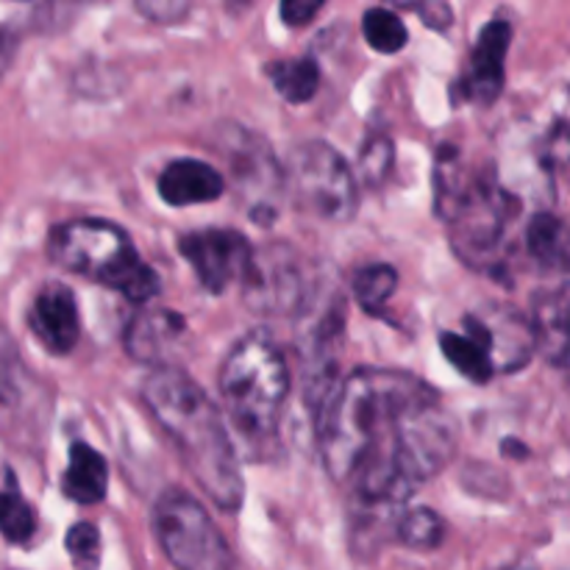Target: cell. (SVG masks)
<instances>
[{"label":"cell","instance_id":"obj_1","mask_svg":"<svg viewBox=\"0 0 570 570\" xmlns=\"http://www.w3.org/2000/svg\"><path fill=\"white\" fill-rule=\"evenodd\" d=\"M150 415L176 443L184 465L220 510L237 512L245 499L237 454L215 401L176 367H159L142 384Z\"/></svg>","mask_w":570,"mask_h":570},{"label":"cell","instance_id":"obj_2","mask_svg":"<svg viewBox=\"0 0 570 570\" xmlns=\"http://www.w3.org/2000/svg\"><path fill=\"white\" fill-rule=\"evenodd\" d=\"M429 395H434V390L412 373H351L317 421L323 462L332 479L351 482L365 456L387 445L404 412Z\"/></svg>","mask_w":570,"mask_h":570},{"label":"cell","instance_id":"obj_3","mask_svg":"<svg viewBox=\"0 0 570 570\" xmlns=\"http://www.w3.org/2000/svg\"><path fill=\"white\" fill-rule=\"evenodd\" d=\"M287 393L289 371L278 345L265 332L239 340L220 367L223 406L239 434L273 438Z\"/></svg>","mask_w":570,"mask_h":570},{"label":"cell","instance_id":"obj_4","mask_svg":"<svg viewBox=\"0 0 570 570\" xmlns=\"http://www.w3.org/2000/svg\"><path fill=\"white\" fill-rule=\"evenodd\" d=\"M50 256L67 271L117 289L131 304L159 293V276L139 259L126 232L106 220H72L50 234Z\"/></svg>","mask_w":570,"mask_h":570},{"label":"cell","instance_id":"obj_5","mask_svg":"<svg viewBox=\"0 0 570 570\" xmlns=\"http://www.w3.org/2000/svg\"><path fill=\"white\" fill-rule=\"evenodd\" d=\"M154 532L176 570H234V554L209 512L184 490H167L154 507Z\"/></svg>","mask_w":570,"mask_h":570},{"label":"cell","instance_id":"obj_6","mask_svg":"<svg viewBox=\"0 0 570 570\" xmlns=\"http://www.w3.org/2000/svg\"><path fill=\"white\" fill-rule=\"evenodd\" d=\"M456 443H460V426L451 417V412L440 406L438 393H434L423 399L421 404L412 406L410 412H404L393 438L387 440V445L376 451L387 454L395 471L401 473V479L415 490L417 484L438 476L449 465V460L456 451Z\"/></svg>","mask_w":570,"mask_h":570},{"label":"cell","instance_id":"obj_7","mask_svg":"<svg viewBox=\"0 0 570 570\" xmlns=\"http://www.w3.org/2000/svg\"><path fill=\"white\" fill-rule=\"evenodd\" d=\"M289 195L304 212L323 220H351L360 206L356 178L348 161L326 142H304L287 161Z\"/></svg>","mask_w":570,"mask_h":570},{"label":"cell","instance_id":"obj_8","mask_svg":"<svg viewBox=\"0 0 570 570\" xmlns=\"http://www.w3.org/2000/svg\"><path fill=\"white\" fill-rule=\"evenodd\" d=\"M510 195L501 193L495 184H468L449 206V220L454 226V245L471 265L493 262L510 223Z\"/></svg>","mask_w":570,"mask_h":570},{"label":"cell","instance_id":"obj_9","mask_svg":"<svg viewBox=\"0 0 570 570\" xmlns=\"http://www.w3.org/2000/svg\"><path fill=\"white\" fill-rule=\"evenodd\" d=\"M248 304L267 315H289L306 298V278L301 262L284 245L256 250L243 276Z\"/></svg>","mask_w":570,"mask_h":570},{"label":"cell","instance_id":"obj_10","mask_svg":"<svg viewBox=\"0 0 570 570\" xmlns=\"http://www.w3.org/2000/svg\"><path fill=\"white\" fill-rule=\"evenodd\" d=\"M178 250L189 262L198 282L215 295L223 293L228 284L243 282L254 259L248 239L232 228H206V232L187 234L178 243Z\"/></svg>","mask_w":570,"mask_h":570},{"label":"cell","instance_id":"obj_11","mask_svg":"<svg viewBox=\"0 0 570 570\" xmlns=\"http://www.w3.org/2000/svg\"><path fill=\"white\" fill-rule=\"evenodd\" d=\"M468 334L476 343L488 348L493 356L495 367L504 371H518L532 360L538 351V340H534L532 321L521 317L518 312H493V315H468L465 317Z\"/></svg>","mask_w":570,"mask_h":570},{"label":"cell","instance_id":"obj_12","mask_svg":"<svg viewBox=\"0 0 570 570\" xmlns=\"http://www.w3.org/2000/svg\"><path fill=\"white\" fill-rule=\"evenodd\" d=\"M532 328L538 354L549 365L570 362V273L551 276L532 301Z\"/></svg>","mask_w":570,"mask_h":570},{"label":"cell","instance_id":"obj_13","mask_svg":"<svg viewBox=\"0 0 570 570\" xmlns=\"http://www.w3.org/2000/svg\"><path fill=\"white\" fill-rule=\"evenodd\" d=\"M28 323L45 348L53 354H70L81 337V317L72 289L65 284H45L33 298Z\"/></svg>","mask_w":570,"mask_h":570},{"label":"cell","instance_id":"obj_14","mask_svg":"<svg viewBox=\"0 0 570 570\" xmlns=\"http://www.w3.org/2000/svg\"><path fill=\"white\" fill-rule=\"evenodd\" d=\"M512 42L510 22L495 20L488 22L479 33V42L471 53V67L465 72V98L479 106L495 104V98L504 89V61Z\"/></svg>","mask_w":570,"mask_h":570},{"label":"cell","instance_id":"obj_15","mask_svg":"<svg viewBox=\"0 0 570 570\" xmlns=\"http://www.w3.org/2000/svg\"><path fill=\"white\" fill-rule=\"evenodd\" d=\"M232 170H234V184H237L239 193L250 195V212L262 209L267 215H273V209L267 206V200L282 189V184L287 181L284 173L273 165L271 148L254 139L250 134H239V145L232 148Z\"/></svg>","mask_w":570,"mask_h":570},{"label":"cell","instance_id":"obj_16","mask_svg":"<svg viewBox=\"0 0 570 570\" xmlns=\"http://www.w3.org/2000/svg\"><path fill=\"white\" fill-rule=\"evenodd\" d=\"M220 173L200 159H178L161 170L159 176V195L170 206H195L212 204L223 195Z\"/></svg>","mask_w":570,"mask_h":570},{"label":"cell","instance_id":"obj_17","mask_svg":"<svg viewBox=\"0 0 570 570\" xmlns=\"http://www.w3.org/2000/svg\"><path fill=\"white\" fill-rule=\"evenodd\" d=\"M184 317L167 309H145L128 323L126 348L134 360L156 362L184 334Z\"/></svg>","mask_w":570,"mask_h":570},{"label":"cell","instance_id":"obj_18","mask_svg":"<svg viewBox=\"0 0 570 570\" xmlns=\"http://www.w3.org/2000/svg\"><path fill=\"white\" fill-rule=\"evenodd\" d=\"M109 488V465L104 456L87 443L70 445V462H67L61 493L76 504H98L104 501Z\"/></svg>","mask_w":570,"mask_h":570},{"label":"cell","instance_id":"obj_19","mask_svg":"<svg viewBox=\"0 0 570 570\" xmlns=\"http://www.w3.org/2000/svg\"><path fill=\"white\" fill-rule=\"evenodd\" d=\"M527 248L549 276L570 273V232L554 215H534L527 226Z\"/></svg>","mask_w":570,"mask_h":570},{"label":"cell","instance_id":"obj_20","mask_svg":"<svg viewBox=\"0 0 570 570\" xmlns=\"http://www.w3.org/2000/svg\"><path fill=\"white\" fill-rule=\"evenodd\" d=\"M267 76L287 104H306V100L315 98L317 87H321V67L309 56L276 61V65L267 67Z\"/></svg>","mask_w":570,"mask_h":570},{"label":"cell","instance_id":"obj_21","mask_svg":"<svg viewBox=\"0 0 570 570\" xmlns=\"http://www.w3.org/2000/svg\"><path fill=\"white\" fill-rule=\"evenodd\" d=\"M440 348H443L445 360L456 367L465 379L476 384H488L495 373L493 356L488 354L482 343L471 337V334H440Z\"/></svg>","mask_w":570,"mask_h":570},{"label":"cell","instance_id":"obj_22","mask_svg":"<svg viewBox=\"0 0 570 570\" xmlns=\"http://www.w3.org/2000/svg\"><path fill=\"white\" fill-rule=\"evenodd\" d=\"M395 538L404 546L417 551H432L443 543L445 538V523L440 521V515L426 507H417V510H404V515L399 518V527H395Z\"/></svg>","mask_w":570,"mask_h":570},{"label":"cell","instance_id":"obj_23","mask_svg":"<svg viewBox=\"0 0 570 570\" xmlns=\"http://www.w3.org/2000/svg\"><path fill=\"white\" fill-rule=\"evenodd\" d=\"M3 538L9 543H26L37 532V515L28 507V501L22 499V493L17 490V479L11 473V468H6V484H3Z\"/></svg>","mask_w":570,"mask_h":570},{"label":"cell","instance_id":"obj_24","mask_svg":"<svg viewBox=\"0 0 570 570\" xmlns=\"http://www.w3.org/2000/svg\"><path fill=\"white\" fill-rule=\"evenodd\" d=\"M399 287V273L390 265H367L354 276V295L365 312H379Z\"/></svg>","mask_w":570,"mask_h":570},{"label":"cell","instance_id":"obj_25","mask_svg":"<svg viewBox=\"0 0 570 570\" xmlns=\"http://www.w3.org/2000/svg\"><path fill=\"white\" fill-rule=\"evenodd\" d=\"M362 31H365L367 45L379 53H399L406 45V26L399 14L390 9H371L365 11L362 20Z\"/></svg>","mask_w":570,"mask_h":570},{"label":"cell","instance_id":"obj_26","mask_svg":"<svg viewBox=\"0 0 570 570\" xmlns=\"http://www.w3.org/2000/svg\"><path fill=\"white\" fill-rule=\"evenodd\" d=\"M65 549L70 554L76 570H100V557H104V543L95 523H76L67 532Z\"/></svg>","mask_w":570,"mask_h":570},{"label":"cell","instance_id":"obj_27","mask_svg":"<svg viewBox=\"0 0 570 570\" xmlns=\"http://www.w3.org/2000/svg\"><path fill=\"white\" fill-rule=\"evenodd\" d=\"M393 142L384 134H373L365 145H362L360 165H356V173H360L362 181L367 187H379L384 178L390 176V167H393Z\"/></svg>","mask_w":570,"mask_h":570},{"label":"cell","instance_id":"obj_28","mask_svg":"<svg viewBox=\"0 0 570 570\" xmlns=\"http://www.w3.org/2000/svg\"><path fill=\"white\" fill-rule=\"evenodd\" d=\"M326 6V0H282V20L289 28H304L321 14V9Z\"/></svg>","mask_w":570,"mask_h":570},{"label":"cell","instance_id":"obj_29","mask_svg":"<svg viewBox=\"0 0 570 570\" xmlns=\"http://www.w3.org/2000/svg\"><path fill=\"white\" fill-rule=\"evenodd\" d=\"M423 20L432 28H449L451 26V9L445 3H423Z\"/></svg>","mask_w":570,"mask_h":570},{"label":"cell","instance_id":"obj_30","mask_svg":"<svg viewBox=\"0 0 570 570\" xmlns=\"http://www.w3.org/2000/svg\"><path fill=\"white\" fill-rule=\"evenodd\" d=\"M390 6H399V9H417V6H423L426 0H387Z\"/></svg>","mask_w":570,"mask_h":570},{"label":"cell","instance_id":"obj_31","mask_svg":"<svg viewBox=\"0 0 570 570\" xmlns=\"http://www.w3.org/2000/svg\"><path fill=\"white\" fill-rule=\"evenodd\" d=\"M512 570H521V568H512Z\"/></svg>","mask_w":570,"mask_h":570}]
</instances>
